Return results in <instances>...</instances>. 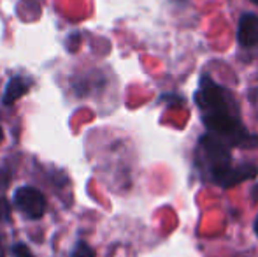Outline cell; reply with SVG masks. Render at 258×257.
<instances>
[{
  "label": "cell",
  "instance_id": "cell-1",
  "mask_svg": "<svg viewBox=\"0 0 258 257\" xmlns=\"http://www.w3.org/2000/svg\"><path fill=\"white\" fill-rule=\"evenodd\" d=\"M195 102L201 110L202 124L209 134H214L234 146H258V136H253L241 122L237 100L227 86L211 79V76L202 74L195 92Z\"/></svg>",
  "mask_w": 258,
  "mask_h": 257
},
{
  "label": "cell",
  "instance_id": "cell-2",
  "mask_svg": "<svg viewBox=\"0 0 258 257\" xmlns=\"http://www.w3.org/2000/svg\"><path fill=\"white\" fill-rule=\"evenodd\" d=\"M197 164L201 166L202 173L218 185L220 180L227 175L232 168V153L225 141L216 137L214 134H204L199 141L197 148Z\"/></svg>",
  "mask_w": 258,
  "mask_h": 257
},
{
  "label": "cell",
  "instance_id": "cell-3",
  "mask_svg": "<svg viewBox=\"0 0 258 257\" xmlns=\"http://www.w3.org/2000/svg\"><path fill=\"white\" fill-rule=\"evenodd\" d=\"M14 204L28 219H41L46 212V199L34 187H21L14 192Z\"/></svg>",
  "mask_w": 258,
  "mask_h": 257
},
{
  "label": "cell",
  "instance_id": "cell-4",
  "mask_svg": "<svg viewBox=\"0 0 258 257\" xmlns=\"http://www.w3.org/2000/svg\"><path fill=\"white\" fill-rule=\"evenodd\" d=\"M237 41L242 48H255L258 46V16L244 13L237 25Z\"/></svg>",
  "mask_w": 258,
  "mask_h": 257
},
{
  "label": "cell",
  "instance_id": "cell-5",
  "mask_svg": "<svg viewBox=\"0 0 258 257\" xmlns=\"http://www.w3.org/2000/svg\"><path fill=\"white\" fill-rule=\"evenodd\" d=\"M258 175V168L255 164H249V162H244V164H237L232 166L227 171V175L220 180L218 187L221 189H230V187H235L239 183L246 182V180H251Z\"/></svg>",
  "mask_w": 258,
  "mask_h": 257
},
{
  "label": "cell",
  "instance_id": "cell-6",
  "mask_svg": "<svg viewBox=\"0 0 258 257\" xmlns=\"http://www.w3.org/2000/svg\"><path fill=\"white\" fill-rule=\"evenodd\" d=\"M28 88H30V81H28V79L21 78V76L13 78L9 83H7L6 92H4V99H2L4 104H6V106H11V104L16 102L18 99H21V97L28 92Z\"/></svg>",
  "mask_w": 258,
  "mask_h": 257
},
{
  "label": "cell",
  "instance_id": "cell-7",
  "mask_svg": "<svg viewBox=\"0 0 258 257\" xmlns=\"http://www.w3.org/2000/svg\"><path fill=\"white\" fill-rule=\"evenodd\" d=\"M71 257H95V250L88 243H85V241H79L74 250H72Z\"/></svg>",
  "mask_w": 258,
  "mask_h": 257
},
{
  "label": "cell",
  "instance_id": "cell-8",
  "mask_svg": "<svg viewBox=\"0 0 258 257\" xmlns=\"http://www.w3.org/2000/svg\"><path fill=\"white\" fill-rule=\"evenodd\" d=\"M9 213H11L9 202H7L4 197H0V222L9 219Z\"/></svg>",
  "mask_w": 258,
  "mask_h": 257
},
{
  "label": "cell",
  "instance_id": "cell-9",
  "mask_svg": "<svg viewBox=\"0 0 258 257\" xmlns=\"http://www.w3.org/2000/svg\"><path fill=\"white\" fill-rule=\"evenodd\" d=\"M14 257H32V254L23 245H18V247H14Z\"/></svg>",
  "mask_w": 258,
  "mask_h": 257
},
{
  "label": "cell",
  "instance_id": "cell-10",
  "mask_svg": "<svg viewBox=\"0 0 258 257\" xmlns=\"http://www.w3.org/2000/svg\"><path fill=\"white\" fill-rule=\"evenodd\" d=\"M249 99H251L253 108H255L256 117H258V86H256V88H253V90H251V95H249Z\"/></svg>",
  "mask_w": 258,
  "mask_h": 257
},
{
  "label": "cell",
  "instance_id": "cell-11",
  "mask_svg": "<svg viewBox=\"0 0 258 257\" xmlns=\"http://www.w3.org/2000/svg\"><path fill=\"white\" fill-rule=\"evenodd\" d=\"M253 229H255V234L258 236V215H256V219H255V224H253Z\"/></svg>",
  "mask_w": 258,
  "mask_h": 257
},
{
  "label": "cell",
  "instance_id": "cell-12",
  "mask_svg": "<svg viewBox=\"0 0 258 257\" xmlns=\"http://www.w3.org/2000/svg\"><path fill=\"white\" fill-rule=\"evenodd\" d=\"M6 255V252H4V243H2V238H0V257Z\"/></svg>",
  "mask_w": 258,
  "mask_h": 257
},
{
  "label": "cell",
  "instance_id": "cell-13",
  "mask_svg": "<svg viewBox=\"0 0 258 257\" xmlns=\"http://www.w3.org/2000/svg\"><path fill=\"white\" fill-rule=\"evenodd\" d=\"M4 139V132H2V127H0V141Z\"/></svg>",
  "mask_w": 258,
  "mask_h": 257
},
{
  "label": "cell",
  "instance_id": "cell-14",
  "mask_svg": "<svg viewBox=\"0 0 258 257\" xmlns=\"http://www.w3.org/2000/svg\"><path fill=\"white\" fill-rule=\"evenodd\" d=\"M251 2H253V4H256V6H258V0H251Z\"/></svg>",
  "mask_w": 258,
  "mask_h": 257
}]
</instances>
